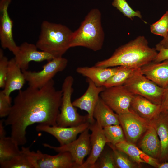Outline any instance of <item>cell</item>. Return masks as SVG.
I'll return each mask as SVG.
<instances>
[{"label":"cell","mask_w":168,"mask_h":168,"mask_svg":"<svg viewBox=\"0 0 168 168\" xmlns=\"http://www.w3.org/2000/svg\"><path fill=\"white\" fill-rule=\"evenodd\" d=\"M161 106V112L168 114V85L164 88Z\"/></svg>","instance_id":"e575fe53"},{"label":"cell","mask_w":168,"mask_h":168,"mask_svg":"<svg viewBox=\"0 0 168 168\" xmlns=\"http://www.w3.org/2000/svg\"><path fill=\"white\" fill-rule=\"evenodd\" d=\"M157 168H168V161L159 163L158 165Z\"/></svg>","instance_id":"74e56055"},{"label":"cell","mask_w":168,"mask_h":168,"mask_svg":"<svg viewBox=\"0 0 168 168\" xmlns=\"http://www.w3.org/2000/svg\"><path fill=\"white\" fill-rule=\"evenodd\" d=\"M138 68L120 66L119 69L105 82L104 86L106 88L123 85Z\"/></svg>","instance_id":"4316f807"},{"label":"cell","mask_w":168,"mask_h":168,"mask_svg":"<svg viewBox=\"0 0 168 168\" xmlns=\"http://www.w3.org/2000/svg\"><path fill=\"white\" fill-rule=\"evenodd\" d=\"M11 0H2L0 6V40L2 47L7 49L15 55L19 46L14 41L12 35L13 21L8 12Z\"/></svg>","instance_id":"7c38bea8"},{"label":"cell","mask_w":168,"mask_h":168,"mask_svg":"<svg viewBox=\"0 0 168 168\" xmlns=\"http://www.w3.org/2000/svg\"><path fill=\"white\" fill-rule=\"evenodd\" d=\"M30 147H22L19 152L9 160L0 162L1 168H39V153Z\"/></svg>","instance_id":"2e32d148"},{"label":"cell","mask_w":168,"mask_h":168,"mask_svg":"<svg viewBox=\"0 0 168 168\" xmlns=\"http://www.w3.org/2000/svg\"><path fill=\"white\" fill-rule=\"evenodd\" d=\"M26 80L23 72L17 63L15 58L9 60L5 85L3 90L7 96L11 92L20 90L25 84Z\"/></svg>","instance_id":"603a6c76"},{"label":"cell","mask_w":168,"mask_h":168,"mask_svg":"<svg viewBox=\"0 0 168 168\" xmlns=\"http://www.w3.org/2000/svg\"><path fill=\"white\" fill-rule=\"evenodd\" d=\"M123 85L133 95L141 96L154 103L161 105L164 88L144 75L140 68L136 70Z\"/></svg>","instance_id":"8992f818"},{"label":"cell","mask_w":168,"mask_h":168,"mask_svg":"<svg viewBox=\"0 0 168 168\" xmlns=\"http://www.w3.org/2000/svg\"><path fill=\"white\" fill-rule=\"evenodd\" d=\"M168 48V34L166 38L163 39L155 46V49L157 51H159L162 49Z\"/></svg>","instance_id":"8d00e7d4"},{"label":"cell","mask_w":168,"mask_h":168,"mask_svg":"<svg viewBox=\"0 0 168 168\" xmlns=\"http://www.w3.org/2000/svg\"><path fill=\"white\" fill-rule=\"evenodd\" d=\"M104 37L101 13L97 9H93L85 17L79 28L73 32L70 48L81 46L97 51L102 48Z\"/></svg>","instance_id":"3957f363"},{"label":"cell","mask_w":168,"mask_h":168,"mask_svg":"<svg viewBox=\"0 0 168 168\" xmlns=\"http://www.w3.org/2000/svg\"><path fill=\"white\" fill-rule=\"evenodd\" d=\"M93 117L103 128L109 125L120 124L119 115L107 105L100 96L94 108Z\"/></svg>","instance_id":"d4e9b609"},{"label":"cell","mask_w":168,"mask_h":168,"mask_svg":"<svg viewBox=\"0 0 168 168\" xmlns=\"http://www.w3.org/2000/svg\"><path fill=\"white\" fill-rule=\"evenodd\" d=\"M89 129L91 132V151L86 160L79 168H94L96 161L107 143L103 128L96 121L90 124Z\"/></svg>","instance_id":"4fadbf2b"},{"label":"cell","mask_w":168,"mask_h":168,"mask_svg":"<svg viewBox=\"0 0 168 168\" xmlns=\"http://www.w3.org/2000/svg\"><path fill=\"white\" fill-rule=\"evenodd\" d=\"M90 125L88 121L77 126L69 127L39 124L36 126V130L37 131L46 132L52 135L58 141L60 146H63L76 139L78 134L89 128Z\"/></svg>","instance_id":"8fae6325"},{"label":"cell","mask_w":168,"mask_h":168,"mask_svg":"<svg viewBox=\"0 0 168 168\" xmlns=\"http://www.w3.org/2000/svg\"><path fill=\"white\" fill-rule=\"evenodd\" d=\"M94 168H117L112 150L110 151L104 148L96 161Z\"/></svg>","instance_id":"1f68e13d"},{"label":"cell","mask_w":168,"mask_h":168,"mask_svg":"<svg viewBox=\"0 0 168 168\" xmlns=\"http://www.w3.org/2000/svg\"><path fill=\"white\" fill-rule=\"evenodd\" d=\"M133 95L122 85L105 88L100 96L111 109L119 115L130 111Z\"/></svg>","instance_id":"ba28073f"},{"label":"cell","mask_w":168,"mask_h":168,"mask_svg":"<svg viewBox=\"0 0 168 168\" xmlns=\"http://www.w3.org/2000/svg\"><path fill=\"white\" fill-rule=\"evenodd\" d=\"M12 105L10 96H7L3 90L0 91V117L7 116L10 112Z\"/></svg>","instance_id":"836d02e7"},{"label":"cell","mask_w":168,"mask_h":168,"mask_svg":"<svg viewBox=\"0 0 168 168\" xmlns=\"http://www.w3.org/2000/svg\"><path fill=\"white\" fill-rule=\"evenodd\" d=\"M119 117L126 141L136 145L150 125V122L140 117L130 108L128 112L119 114Z\"/></svg>","instance_id":"30bf717a"},{"label":"cell","mask_w":168,"mask_h":168,"mask_svg":"<svg viewBox=\"0 0 168 168\" xmlns=\"http://www.w3.org/2000/svg\"><path fill=\"white\" fill-rule=\"evenodd\" d=\"M158 53L155 48L149 47L145 36H139L118 47L110 57L97 62L95 65L105 68L123 66L138 68L152 62Z\"/></svg>","instance_id":"7a4b0ae2"},{"label":"cell","mask_w":168,"mask_h":168,"mask_svg":"<svg viewBox=\"0 0 168 168\" xmlns=\"http://www.w3.org/2000/svg\"><path fill=\"white\" fill-rule=\"evenodd\" d=\"M115 146L139 166L141 164L146 163L157 168L160 163L159 160L149 156L136 145L127 141L119 142Z\"/></svg>","instance_id":"cb8c5ba5"},{"label":"cell","mask_w":168,"mask_h":168,"mask_svg":"<svg viewBox=\"0 0 168 168\" xmlns=\"http://www.w3.org/2000/svg\"><path fill=\"white\" fill-rule=\"evenodd\" d=\"M9 60L0 49V87L4 88L8 71Z\"/></svg>","instance_id":"d6a6232c"},{"label":"cell","mask_w":168,"mask_h":168,"mask_svg":"<svg viewBox=\"0 0 168 168\" xmlns=\"http://www.w3.org/2000/svg\"><path fill=\"white\" fill-rule=\"evenodd\" d=\"M130 108L140 117L150 122L161 112V105L154 103L137 95H133Z\"/></svg>","instance_id":"e0dca14e"},{"label":"cell","mask_w":168,"mask_h":168,"mask_svg":"<svg viewBox=\"0 0 168 168\" xmlns=\"http://www.w3.org/2000/svg\"><path fill=\"white\" fill-rule=\"evenodd\" d=\"M19 146L11 137L0 136V162L9 160L17 154L20 151Z\"/></svg>","instance_id":"484cf974"},{"label":"cell","mask_w":168,"mask_h":168,"mask_svg":"<svg viewBox=\"0 0 168 168\" xmlns=\"http://www.w3.org/2000/svg\"><path fill=\"white\" fill-rule=\"evenodd\" d=\"M112 151L117 168H134L139 166L133 161L126 153L118 149L115 146L107 143Z\"/></svg>","instance_id":"f1b7e54d"},{"label":"cell","mask_w":168,"mask_h":168,"mask_svg":"<svg viewBox=\"0 0 168 168\" xmlns=\"http://www.w3.org/2000/svg\"><path fill=\"white\" fill-rule=\"evenodd\" d=\"M120 66L105 68L94 66L80 67L76 72L91 80L97 86H104L105 82L119 69Z\"/></svg>","instance_id":"ac0fdd59"},{"label":"cell","mask_w":168,"mask_h":168,"mask_svg":"<svg viewBox=\"0 0 168 168\" xmlns=\"http://www.w3.org/2000/svg\"><path fill=\"white\" fill-rule=\"evenodd\" d=\"M103 129L107 143L115 146L119 142L126 141L120 124L107 126L103 128Z\"/></svg>","instance_id":"83f0119b"},{"label":"cell","mask_w":168,"mask_h":168,"mask_svg":"<svg viewBox=\"0 0 168 168\" xmlns=\"http://www.w3.org/2000/svg\"><path fill=\"white\" fill-rule=\"evenodd\" d=\"M39 153L38 163L39 168H76L72 156L68 152H59L52 156L42 153L37 150Z\"/></svg>","instance_id":"ffe728a7"},{"label":"cell","mask_w":168,"mask_h":168,"mask_svg":"<svg viewBox=\"0 0 168 168\" xmlns=\"http://www.w3.org/2000/svg\"><path fill=\"white\" fill-rule=\"evenodd\" d=\"M88 128L80 133L79 137L67 144L55 147L44 143L43 146L58 153L68 152L70 153L76 166L80 167L84 162L85 158L90 154L91 149L90 134Z\"/></svg>","instance_id":"9c48e42d"},{"label":"cell","mask_w":168,"mask_h":168,"mask_svg":"<svg viewBox=\"0 0 168 168\" xmlns=\"http://www.w3.org/2000/svg\"><path fill=\"white\" fill-rule=\"evenodd\" d=\"M73 82L74 79L70 75L66 77L63 82L61 90L63 94L62 102L57 120L58 126H74L88 121L87 115L80 114L71 101Z\"/></svg>","instance_id":"5b68a950"},{"label":"cell","mask_w":168,"mask_h":168,"mask_svg":"<svg viewBox=\"0 0 168 168\" xmlns=\"http://www.w3.org/2000/svg\"><path fill=\"white\" fill-rule=\"evenodd\" d=\"M151 32L152 34L166 38L168 34V11L160 19L150 25Z\"/></svg>","instance_id":"4dcf8cb0"},{"label":"cell","mask_w":168,"mask_h":168,"mask_svg":"<svg viewBox=\"0 0 168 168\" xmlns=\"http://www.w3.org/2000/svg\"><path fill=\"white\" fill-rule=\"evenodd\" d=\"M68 62L67 59L62 57L55 58L49 61L40 71L26 70L22 72L29 86L40 88L52 79L56 73L63 71L66 67Z\"/></svg>","instance_id":"52a82bcc"},{"label":"cell","mask_w":168,"mask_h":168,"mask_svg":"<svg viewBox=\"0 0 168 168\" xmlns=\"http://www.w3.org/2000/svg\"><path fill=\"white\" fill-rule=\"evenodd\" d=\"M112 4L124 16L131 20H133L135 17H137L142 19V16L140 12L138 10H134L128 5L126 0H114Z\"/></svg>","instance_id":"f546056e"},{"label":"cell","mask_w":168,"mask_h":168,"mask_svg":"<svg viewBox=\"0 0 168 168\" xmlns=\"http://www.w3.org/2000/svg\"><path fill=\"white\" fill-rule=\"evenodd\" d=\"M140 139L138 147L149 156L159 161L160 142L155 128L151 124Z\"/></svg>","instance_id":"44dd1931"},{"label":"cell","mask_w":168,"mask_h":168,"mask_svg":"<svg viewBox=\"0 0 168 168\" xmlns=\"http://www.w3.org/2000/svg\"><path fill=\"white\" fill-rule=\"evenodd\" d=\"M156 129L161 145L160 163L168 161V114L161 112L150 122Z\"/></svg>","instance_id":"7402d4cb"},{"label":"cell","mask_w":168,"mask_h":168,"mask_svg":"<svg viewBox=\"0 0 168 168\" xmlns=\"http://www.w3.org/2000/svg\"><path fill=\"white\" fill-rule=\"evenodd\" d=\"M36 44L24 42L19 46L18 50L14 55L16 62L22 72L27 70L30 62L48 61L55 58L50 54L39 51Z\"/></svg>","instance_id":"5bb4252c"},{"label":"cell","mask_w":168,"mask_h":168,"mask_svg":"<svg viewBox=\"0 0 168 168\" xmlns=\"http://www.w3.org/2000/svg\"><path fill=\"white\" fill-rule=\"evenodd\" d=\"M62 90H56L52 79L42 87L29 86L19 90L4 122L11 128V137L18 145L27 142L26 130L35 123L57 125L62 97Z\"/></svg>","instance_id":"6da1fadb"},{"label":"cell","mask_w":168,"mask_h":168,"mask_svg":"<svg viewBox=\"0 0 168 168\" xmlns=\"http://www.w3.org/2000/svg\"><path fill=\"white\" fill-rule=\"evenodd\" d=\"M73 32L65 25L43 21L36 45L41 51L48 53L54 58L62 57L70 48Z\"/></svg>","instance_id":"277c9868"},{"label":"cell","mask_w":168,"mask_h":168,"mask_svg":"<svg viewBox=\"0 0 168 168\" xmlns=\"http://www.w3.org/2000/svg\"><path fill=\"white\" fill-rule=\"evenodd\" d=\"M161 63L152 62L140 68L142 73L160 86L168 85V59Z\"/></svg>","instance_id":"d6986e66"},{"label":"cell","mask_w":168,"mask_h":168,"mask_svg":"<svg viewBox=\"0 0 168 168\" xmlns=\"http://www.w3.org/2000/svg\"><path fill=\"white\" fill-rule=\"evenodd\" d=\"M159 51V52L152 62L158 63L168 59V48L161 49Z\"/></svg>","instance_id":"d590c367"},{"label":"cell","mask_w":168,"mask_h":168,"mask_svg":"<svg viewBox=\"0 0 168 168\" xmlns=\"http://www.w3.org/2000/svg\"><path fill=\"white\" fill-rule=\"evenodd\" d=\"M87 88L84 94L72 102L76 107L84 110L87 113L88 122L90 124L96 120L93 117V113L100 93L105 88L104 86H97L91 80L87 78Z\"/></svg>","instance_id":"9a60e30c"}]
</instances>
